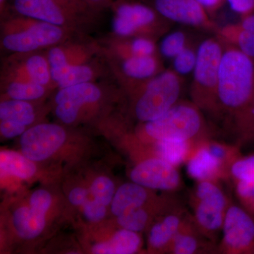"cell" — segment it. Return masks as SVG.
Here are the masks:
<instances>
[{
	"instance_id": "5",
	"label": "cell",
	"mask_w": 254,
	"mask_h": 254,
	"mask_svg": "<svg viewBox=\"0 0 254 254\" xmlns=\"http://www.w3.org/2000/svg\"><path fill=\"white\" fill-rule=\"evenodd\" d=\"M1 46L12 53H28L67 41L74 34L55 25L18 15L1 23Z\"/></svg>"
},
{
	"instance_id": "25",
	"label": "cell",
	"mask_w": 254,
	"mask_h": 254,
	"mask_svg": "<svg viewBox=\"0 0 254 254\" xmlns=\"http://www.w3.org/2000/svg\"><path fill=\"white\" fill-rule=\"evenodd\" d=\"M1 173L14 175L18 178H30L36 171V165L24 155L11 150H3L0 153Z\"/></svg>"
},
{
	"instance_id": "34",
	"label": "cell",
	"mask_w": 254,
	"mask_h": 254,
	"mask_svg": "<svg viewBox=\"0 0 254 254\" xmlns=\"http://www.w3.org/2000/svg\"><path fill=\"white\" fill-rule=\"evenodd\" d=\"M106 214L105 205L101 204L97 200L88 201L85 203L84 215L91 222H98L105 218Z\"/></svg>"
},
{
	"instance_id": "7",
	"label": "cell",
	"mask_w": 254,
	"mask_h": 254,
	"mask_svg": "<svg viewBox=\"0 0 254 254\" xmlns=\"http://www.w3.org/2000/svg\"><path fill=\"white\" fill-rule=\"evenodd\" d=\"M111 6L114 36L144 37L157 41L170 31L173 24L153 6L141 1L118 0Z\"/></svg>"
},
{
	"instance_id": "35",
	"label": "cell",
	"mask_w": 254,
	"mask_h": 254,
	"mask_svg": "<svg viewBox=\"0 0 254 254\" xmlns=\"http://www.w3.org/2000/svg\"><path fill=\"white\" fill-rule=\"evenodd\" d=\"M26 130V126L21 124L8 120H1L0 131L5 138H11L23 134Z\"/></svg>"
},
{
	"instance_id": "37",
	"label": "cell",
	"mask_w": 254,
	"mask_h": 254,
	"mask_svg": "<svg viewBox=\"0 0 254 254\" xmlns=\"http://www.w3.org/2000/svg\"><path fill=\"white\" fill-rule=\"evenodd\" d=\"M203 8L206 10L208 14L213 18L214 15L221 9L226 0H196Z\"/></svg>"
},
{
	"instance_id": "12",
	"label": "cell",
	"mask_w": 254,
	"mask_h": 254,
	"mask_svg": "<svg viewBox=\"0 0 254 254\" xmlns=\"http://www.w3.org/2000/svg\"><path fill=\"white\" fill-rule=\"evenodd\" d=\"M177 168L163 159L152 157L137 164L130 173V178L149 190L175 192L183 185Z\"/></svg>"
},
{
	"instance_id": "20",
	"label": "cell",
	"mask_w": 254,
	"mask_h": 254,
	"mask_svg": "<svg viewBox=\"0 0 254 254\" xmlns=\"http://www.w3.org/2000/svg\"><path fill=\"white\" fill-rule=\"evenodd\" d=\"M101 50L95 43L65 41L51 47L46 53L51 69L90 63Z\"/></svg>"
},
{
	"instance_id": "19",
	"label": "cell",
	"mask_w": 254,
	"mask_h": 254,
	"mask_svg": "<svg viewBox=\"0 0 254 254\" xmlns=\"http://www.w3.org/2000/svg\"><path fill=\"white\" fill-rule=\"evenodd\" d=\"M172 254H218V244L202 233L193 215L187 212L168 252Z\"/></svg>"
},
{
	"instance_id": "38",
	"label": "cell",
	"mask_w": 254,
	"mask_h": 254,
	"mask_svg": "<svg viewBox=\"0 0 254 254\" xmlns=\"http://www.w3.org/2000/svg\"><path fill=\"white\" fill-rule=\"evenodd\" d=\"M87 191L86 190L77 187V188L73 189L70 192L69 195H68V200H69L71 204L81 205L84 203Z\"/></svg>"
},
{
	"instance_id": "29",
	"label": "cell",
	"mask_w": 254,
	"mask_h": 254,
	"mask_svg": "<svg viewBox=\"0 0 254 254\" xmlns=\"http://www.w3.org/2000/svg\"><path fill=\"white\" fill-rule=\"evenodd\" d=\"M139 207L128 210L118 217V222L123 228L131 231L139 232L143 231L149 224L151 218V210L145 207Z\"/></svg>"
},
{
	"instance_id": "31",
	"label": "cell",
	"mask_w": 254,
	"mask_h": 254,
	"mask_svg": "<svg viewBox=\"0 0 254 254\" xmlns=\"http://www.w3.org/2000/svg\"><path fill=\"white\" fill-rule=\"evenodd\" d=\"M233 183L241 206L254 218V180H239Z\"/></svg>"
},
{
	"instance_id": "30",
	"label": "cell",
	"mask_w": 254,
	"mask_h": 254,
	"mask_svg": "<svg viewBox=\"0 0 254 254\" xmlns=\"http://www.w3.org/2000/svg\"><path fill=\"white\" fill-rule=\"evenodd\" d=\"M198 46L199 44L195 43L175 57L172 60V69L183 78L190 73H193L198 58Z\"/></svg>"
},
{
	"instance_id": "17",
	"label": "cell",
	"mask_w": 254,
	"mask_h": 254,
	"mask_svg": "<svg viewBox=\"0 0 254 254\" xmlns=\"http://www.w3.org/2000/svg\"><path fill=\"white\" fill-rule=\"evenodd\" d=\"M187 212L188 210L177 200L161 214L150 229L148 240L150 250L168 253Z\"/></svg>"
},
{
	"instance_id": "32",
	"label": "cell",
	"mask_w": 254,
	"mask_h": 254,
	"mask_svg": "<svg viewBox=\"0 0 254 254\" xmlns=\"http://www.w3.org/2000/svg\"><path fill=\"white\" fill-rule=\"evenodd\" d=\"M230 173L233 182L254 180V155H242L232 165Z\"/></svg>"
},
{
	"instance_id": "28",
	"label": "cell",
	"mask_w": 254,
	"mask_h": 254,
	"mask_svg": "<svg viewBox=\"0 0 254 254\" xmlns=\"http://www.w3.org/2000/svg\"><path fill=\"white\" fill-rule=\"evenodd\" d=\"M6 94L9 99L31 101L40 99L46 95L50 87L32 82H9L5 83Z\"/></svg>"
},
{
	"instance_id": "6",
	"label": "cell",
	"mask_w": 254,
	"mask_h": 254,
	"mask_svg": "<svg viewBox=\"0 0 254 254\" xmlns=\"http://www.w3.org/2000/svg\"><path fill=\"white\" fill-rule=\"evenodd\" d=\"M16 14L74 33L93 21L95 11L84 0H12Z\"/></svg>"
},
{
	"instance_id": "14",
	"label": "cell",
	"mask_w": 254,
	"mask_h": 254,
	"mask_svg": "<svg viewBox=\"0 0 254 254\" xmlns=\"http://www.w3.org/2000/svg\"><path fill=\"white\" fill-rule=\"evenodd\" d=\"M102 95V88L95 82L59 88L55 98V114L62 122L69 125L77 120L83 107L96 103Z\"/></svg>"
},
{
	"instance_id": "16",
	"label": "cell",
	"mask_w": 254,
	"mask_h": 254,
	"mask_svg": "<svg viewBox=\"0 0 254 254\" xmlns=\"http://www.w3.org/2000/svg\"><path fill=\"white\" fill-rule=\"evenodd\" d=\"M118 81L125 87L154 77L165 69L160 55L111 60Z\"/></svg>"
},
{
	"instance_id": "10",
	"label": "cell",
	"mask_w": 254,
	"mask_h": 254,
	"mask_svg": "<svg viewBox=\"0 0 254 254\" xmlns=\"http://www.w3.org/2000/svg\"><path fill=\"white\" fill-rule=\"evenodd\" d=\"M32 82L48 87L56 86L46 52L13 53L4 64L1 82Z\"/></svg>"
},
{
	"instance_id": "3",
	"label": "cell",
	"mask_w": 254,
	"mask_h": 254,
	"mask_svg": "<svg viewBox=\"0 0 254 254\" xmlns=\"http://www.w3.org/2000/svg\"><path fill=\"white\" fill-rule=\"evenodd\" d=\"M225 43L215 35L198 46L196 64L190 85V101L216 123L218 118V86Z\"/></svg>"
},
{
	"instance_id": "22",
	"label": "cell",
	"mask_w": 254,
	"mask_h": 254,
	"mask_svg": "<svg viewBox=\"0 0 254 254\" xmlns=\"http://www.w3.org/2000/svg\"><path fill=\"white\" fill-rule=\"evenodd\" d=\"M105 68L99 64L90 63L51 69L52 78L58 88L95 82L103 76Z\"/></svg>"
},
{
	"instance_id": "9",
	"label": "cell",
	"mask_w": 254,
	"mask_h": 254,
	"mask_svg": "<svg viewBox=\"0 0 254 254\" xmlns=\"http://www.w3.org/2000/svg\"><path fill=\"white\" fill-rule=\"evenodd\" d=\"M222 233L218 254H254V218L241 205L231 202Z\"/></svg>"
},
{
	"instance_id": "36",
	"label": "cell",
	"mask_w": 254,
	"mask_h": 254,
	"mask_svg": "<svg viewBox=\"0 0 254 254\" xmlns=\"http://www.w3.org/2000/svg\"><path fill=\"white\" fill-rule=\"evenodd\" d=\"M226 2L241 18L254 14V0H226Z\"/></svg>"
},
{
	"instance_id": "21",
	"label": "cell",
	"mask_w": 254,
	"mask_h": 254,
	"mask_svg": "<svg viewBox=\"0 0 254 254\" xmlns=\"http://www.w3.org/2000/svg\"><path fill=\"white\" fill-rule=\"evenodd\" d=\"M106 53L111 60L160 55L156 41L144 37L113 36L108 41Z\"/></svg>"
},
{
	"instance_id": "40",
	"label": "cell",
	"mask_w": 254,
	"mask_h": 254,
	"mask_svg": "<svg viewBox=\"0 0 254 254\" xmlns=\"http://www.w3.org/2000/svg\"><path fill=\"white\" fill-rule=\"evenodd\" d=\"M6 1H7V0H0V9H1V13H2L3 11H4Z\"/></svg>"
},
{
	"instance_id": "1",
	"label": "cell",
	"mask_w": 254,
	"mask_h": 254,
	"mask_svg": "<svg viewBox=\"0 0 254 254\" xmlns=\"http://www.w3.org/2000/svg\"><path fill=\"white\" fill-rule=\"evenodd\" d=\"M218 97L216 123L224 133L242 148L254 145V62L226 43L220 66Z\"/></svg>"
},
{
	"instance_id": "39",
	"label": "cell",
	"mask_w": 254,
	"mask_h": 254,
	"mask_svg": "<svg viewBox=\"0 0 254 254\" xmlns=\"http://www.w3.org/2000/svg\"><path fill=\"white\" fill-rule=\"evenodd\" d=\"M84 1L95 11L111 6L113 2V0H84Z\"/></svg>"
},
{
	"instance_id": "11",
	"label": "cell",
	"mask_w": 254,
	"mask_h": 254,
	"mask_svg": "<svg viewBox=\"0 0 254 254\" xmlns=\"http://www.w3.org/2000/svg\"><path fill=\"white\" fill-rule=\"evenodd\" d=\"M151 6L164 18L216 34L219 27L206 10L196 0H151Z\"/></svg>"
},
{
	"instance_id": "4",
	"label": "cell",
	"mask_w": 254,
	"mask_h": 254,
	"mask_svg": "<svg viewBox=\"0 0 254 254\" xmlns=\"http://www.w3.org/2000/svg\"><path fill=\"white\" fill-rule=\"evenodd\" d=\"M141 131L151 141L201 140L212 138L213 131L204 113L190 100H182L160 118L143 123Z\"/></svg>"
},
{
	"instance_id": "8",
	"label": "cell",
	"mask_w": 254,
	"mask_h": 254,
	"mask_svg": "<svg viewBox=\"0 0 254 254\" xmlns=\"http://www.w3.org/2000/svg\"><path fill=\"white\" fill-rule=\"evenodd\" d=\"M190 194L192 215L202 233L218 245L225 215L232 201L225 194L219 182H196Z\"/></svg>"
},
{
	"instance_id": "24",
	"label": "cell",
	"mask_w": 254,
	"mask_h": 254,
	"mask_svg": "<svg viewBox=\"0 0 254 254\" xmlns=\"http://www.w3.org/2000/svg\"><path fill=\"white\" fill-rule=\"evenodd\" d=\"M138 232L123 228L115 234L111 240L93 247V253L99 254H131L136 253L141 247V237Z\"/></svg>"
},
{
	"instance_id": "33",
	"label": "cell",
	"mask_w": 254,
	"mask_h": 254,
	"mask_svg": "<svg viewBox=\"0 0 254 254\" xmlns=\"http://www.w3.org/2000/svg\"><path fill=\"white\" fill-rule=\"evenodd\" d=\"M91 190L95 200L101 204L106 206L113 201L115 185L108 177H99L95 179L92 184Z\"/></svg>"
},
{
	"instance_id": "18",
	"label": "cell",
	"mask_w": 254,
	"mask_h": 254,
	"mask_svg": "<svg viewBox=\"0 0 254 254\" xmlns=\"http://www.w3.org/2000/svg\"><path fill=\"white\" fill-rule=\"evenodd\" d=\"M204 139L198 142L187 160V175L196 182H220L230 180V169L207 148L203 143Z\"/></svg>"
},
{
	"instance_id": "23",
	"label": "cell",
	"mask_w": 254,
	"mask_h": 254,
	"mask_svg": "<svg viewBox=\"0 0 254 254\" xmlns=\"http://www.w3.org/2000/svg\"><path fill=\"white\" fill-rule=\"evenodd\" d=\"M149 198L147 188L133 182L122 185L114 195L111 210L118 217L128 210L146 204Z\"/></svg>"
},
{
	"instance_id": "13",
	"label": "cell",
	"mask_w": 254,
	"mask_h": 254,
	"mask_svg": "<svg viewBox=\"0 0 254 254\" xmlns=\"http://www.w3.org/2000/svg\"><path fill=\"white\" fill-rule=\"evenodd\" d=\"M64 129L54 124H41L26 130L21 138L23 154L32 161H41L55 153L66 140Z\"/></svg>"
},
{
	"instance_id": "27",
	"label": "cell",
	"mask_w": 254,
	"mask_h": 254,
	"mask_svg": "<svg viewBox=\"0 0 254 254\" xmlns=\"http://www.w3.org/2000/svg\"><path fill=\"white\" fill-rule=\"evenodd\" d=\"M195 43L192 36L186 31L168 32L163 37L159 45V54L162 58L173 60L180 53Z\"/></svg>"
},
{
	"instance_id": "26",
	"label": "cell",
	"mask_w": 254,
	"mask_h": 254,
	"mask_svg": "<svg viewBox=\"0 0 254 254\" xmlns=\"http://www.w3.org/2000/svg\"><path fill=\"white\" fill-rule=\"evenodd\" d=\"M35 118L34 108L28 101L9 99L0 104L1 120L15 122L26 127L31 125Z\"/></svg>"
},
{
	"instance_id": "15",
	"label": "cell",
	"mask_w": 254,
	"mask_h": 254,
	"mask_svg": "<svg viewBox=\"0 0 254 254\" xmlns=\"http://www.w3.org/2000/svg\"><path fill=\"white\" fill-rule=\"evenodd\" d=\"M51 203V195L47 190H37L31 195L30 207H21L14 212L13 223L20 237L31 240L43 232Z\"/></svg>"
},
{
	"instance_id": "2",
	"label": "cell",
	"mask_w": 254,
	"mask_h": 254,
	"mask_svg": "<svg viewBox=\"0 0 254 254\" xmlns=\"http://www.w3.org/2000/svg\"><path fill=\"white\" fill-rule=\"evenodd\" d=\"M184 78L172 68L154 77L124 87L133 99L134 116L141 123L153 121L180 101Z\"/></svg>"
}]
</instances>
